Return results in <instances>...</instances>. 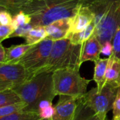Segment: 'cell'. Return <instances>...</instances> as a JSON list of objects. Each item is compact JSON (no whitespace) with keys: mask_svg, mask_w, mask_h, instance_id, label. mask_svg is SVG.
I'll use <instances>...</instances> for the list:
<instances>
[{"mask_svg":"<svg viewBox=\"0 0 120 120\" xmlns=\"http://www.w3.org/2000/svg\"><path fill=\"white\" fill-rule=\"evenodd\" d=\"M95 0H32L22 11L30 15L33 26H46L52 22L73 16L82 6Z\"/></svg>","mask_w":120,"mask_h":120,"instance_id":"1","label":"cell"},{"mask_svg":"<svg viewBox=\"0 0 120 120\" xmlns=\"http://www.w3.org/2000/svg\"><path fill=\"white\" fill-rule=\"evenodd\" d=\"M27 104L24 111L37 112L39 104L43 101H53L56 96L53 90V72H41L24 84L13 89Z\"/></svg>","mask_w":120,"mask_h":120,"instance_id":"2","label":"cell"},{"mask_svg":"<svg viewBox=\"0 0 120 120\" xmlns=\"http://www.w3.org/2000/svg\"><path fill=\"white\" fill-rule=\"evenodd\" d=\"M89 6L94 13L95 33L101 44L112 41L120 27V0H95Z\"/></svg>","mask_w":120,"mask_h":120,"instance_id":"3","label":"cell"},{"mask_svg":"<svg viewBox=\"0 0 120 120\" xmlns=\"http://www.w3.org/2000/svg\"><path fill=\"white\" fill-rule=\"evenodd\" d=\"M82 49V44H74L68 38L54 41L49 60L41 72H53L63 68H80Z\"/></svg>","mask_w":120,"mask_h":120,"instance_id":"4","label":"cell"},{"mask_svg":"<svg viewBox=\"0 0 120 120\" xmlns=\"http://www.w3.org/2000/svg\"><path fill=\"white\" fill-rule=\"evenodd\" d=\"M80 68H67L53 72V90L56 96L82 97L87 91L91 80L82 77Z\"/></svg>","mask_w":120,"mask_h":120,"instance_id":"5","label":"cell"},{"mask_svg":"<svg viewBox=\"0 0 120 120\" xmlns=\"http://www.w3.org/2000/svg\"><path fill=\"white\" fill-rule=\"evenodd\" d=\"M54 41L46 37L39 43L33 45L18 61L27 71L30 78L41 72L45 68Z\"/></svg>","mask_w":120,"mask_h":120,"instance_id":"6","label":"cell"},{"mask_svg":"<svg viewBox=\"0 0 120 120\" xmlns=\"http://www.w3.org/2000/svg\"><path fill=\"white\" fill-rule=\"evenodd\" d=\"M118 89L105 84L101 91L93 88L83 96L84 103L101 120H106L108 112L112 109Z\"/></svg>","mask_w":120,"mask_h":120,"instance_id":"7","label":"cell"},{"mask_svg":"<svg viewBox=\"0 0 120 120\" xmlns=\"http://www.w3.org/2000/svg\"><path fill=\"white\" fill-rule=\"evenodd\" d=\"M30 79L25 67L19 63H0V91L13 89Z\"/></svg>","mask_w":120,"mask_h":120,"instance_id":"8","label":"cell"},{"mask_svg":"<svg viewBox=\"0 0 120 120\" xmlns=\"http://www.w3.org/2000/svg\"><path fill=\"white\" fill-rule=\"evenodd\" d=\"M82 97L59 96L51 120H75L79 110Z\"/></svg>","mask_w":120,"mask_h":120,"instance_id":"9","label":"cell"},{"mask_svg":"<svg viewBox=\"0 0 120 120\" xmlns=\"http://www.w3.org/2000/svg\"><path fill=\"white\" fill-rule=\"evenodd\" d=\"M94 13L89 6H82L75 14L70 17V33H77L84 30L94 20Z\"/></svg>","mask_w":120,"mask_h":120,"instance_id":"10","label":"cell"},{"mask_svg":"<svg viewBox=\"0 0 120 120\" xmlns=\"http://www.w3.org/2000/svg\"><path fill=\"white\" fill-rule=\"evenodd\" d=\"M101 53V43L96 33L82 44L80 63L86 61L95 62L100 58Z\"/></svg>","mask_w":120,"mask_h":120,"instance_id":"11","label":"cell"},{"mask_svg":"<svg viewBox=\"0 0 120 120\" xmlns=\"http://www.w3.org/2000/svg\"><path fill=\"white\" fill-rule=\"evenodd\" d=\"M48 38L53 41L63 39L68 37L70 31V18H62L52 22L45 26Z\"/></svg>","mask_w":120,"mask_h":120,"instance_id":"12","label":"cell"},{"mask_svg":"<svg viewBox=\"0 0 120 120\" xmlns=\"http://www.w3.org/2000/svg\"><path fill=\"white\" fill-rule=\"evenodd\" d=\"M105 84L116 89L120 86V60L113 55L109 57L105 75Z\"/></svg>","mask_w":120,"mask_h":120,"instance_id":"13","label":"cell"},{"mask_svg":"<svg viewBox=\"0 0 120 120\" xmlns=\"http://www.w3.org/2000/svg\"><path fill=\"white\" fill-rule=\"evenodd\" d=\"M109 57L99 58L94 62V72L93 80L96 83L98 91H101L105 84V75L108 64Z\"/></svg>","mask_w":120,"mask_h":120,"instance_id":"14","label":"cell"},{"mask_svg":"<svg viewBox=\"0 0 120 120\" xmlns=\"http://www.w3.org/2000/svg\"><path fill=\"white\" fill-rule=\"evenodd\" d=\"M32 45L22 44L19 45L11 46L6 48V62L5 63H17L32 47Z\"/></svg>","mask_w":120,"mask_h":120,"instance_id":"15","label":"cell"},{"mask_svg":"<svg viewBox=\"0 0 120 120\" xmlns=\"http://www.w3.org/2000/svg\"><path fill=\"white\" fill-rule=\"evenodd\" d=\"M96 28V25L93 21L82 32L77 33H70L68 34L67 38H68L70 41L74 44H83L95 33Z\"/></svg>","mask_w":120,"mask_h":120,"instance_id":"16","label":"cell"},{"mask_svg":"<svg viewBox=\"0 0 120 120\" xmlns=\"http://www.w3.org/2000/svg\"><path fill=\"white\" fill-rule=\"evenodd\" d=\"M48 37L45 26L35 25L30 30L29 34L25 37V44L29 45H34L43 41Z\"/></svg>","mask_w":120,"mask_h":120,"instance_id":"17","label":"cell"},{"mask_svg":"<svg viewBox=\"0 0 120 120\" xmlns=\"http://www.w3.org/2000/svg\"><path fill=\"white\" fill-rule=\"evenodd\" d=\"M32 0H0L1 8L9 11L13 16L22 11V8Z\"/></svg>","mask_w":120,"mask_h":120,"instance_id":"18","label":"cell"},{"mask_svg":"<svg viewBox=\"0 0 120 120\" xmlns=\"http://www.w3.org/2000/svg\"><path fill=\"white\" fill-rule=\"evenodd\" d=\"M24 102L20 95L13 89L0 91V107Z\"/></svg>","mask_w":120,"mask_h":120,"instance_id":"19","label":"cell"},{"mask_svg":"<svg viewBox=\"0 0 120 120\" xmlns=\"http://www.w3.org/2000/svg\"><path fill=\"white\" fill-rule=\"evenodd\" d=\"M0 120H45L40 117V115L33 111H21L18 113L8 115L6 117H0Z\"/></svg>","mask_w":120,"mask_h":120,"instance_id":"20","label":"cell"},{"mask_svg":"<svg viewBox=\"0 0 120 120\" xmlns=\"http://www.w3.org/2000/svg\"><path fill=\"white\" fill-rule=\"evenodd\" d=\"M75 120H101L100 117L89 108L88 107L82 99L81 104L79 108L78 112Z\"/></svg>","mask_w":120,"mask_h":120,"instance_id":"21","label":"cell"},{"mask_svg":"<svg viewBox=\"0 0 120 120\" xmlns=\"http://www.w3.org/2000/svg\"><path fill=\"white\" fill-rule=\"evenodd\" d=\"M26 107L27 104L25 102L0 107V117H6L21 112L24 110Z\"/></svg>","mask_w":120,"mask_h":120,"instance_id":"22","label":"cell"},{"mask_svg":"<svg viewBox=\"0 0 120 120\" xmlns=\"http://www.w3.org/2000/svg\"><path fill=\"white\" fill-rule=\"evenodd\" d=\"M31 21H32V18L30 15L26 13L25 12H24L23 11H20L15 15H13L12 25L15 30L16 28H18L21 25L31 23Z\"/></svg>","mask_w":120,"mask_h":120,"instance_id":"23","label":"cell"},{"mask_svg":"<svg viewBox=\"0 0 120 120\" xmlns=\"http://www.w3.org/2000/svg\"><path fill=\"white\" fill-rule=\"evenodd\" d=\"M34 26L32 23L25 24L16 28L11 37H25Z\"/></svg>","mask_w":120,"mask_h":120,"instance_id":"24","label":"cell"},{"mask_svg":"<svg viewBox=\"0 0 120 120\" xmlns=\"http://www.w3.org/2000/svg\"><path fill=\"white\" fill-rule=\"evenodd\" d=\"M112 43L113 45L112 55L120 60V27L115 32L112 39Z\"/></svg>","mask_w":120,"mask_h":120,"instance_id":"25","label":"cell"},{"mask_svg":"<svg viewBox=\"0 0 120 120\" xmlns=\"http://www.w3.org/2000/svg\"><path fill=\"white\" fill-rule=\"evenodd\" d=\"M15 31V28L12 25H0V42L1 43L4 40L8 39L13 34Z\"/></svg>","mask_w":120,"mask_h":120,"instance_id":"26","label":"cell"},{"mask_svg":"<svg viewBox=\"0 0 120 120\" xmlns=\"http://www.w3.org/2000/svg\"><path fill=\"white\" fill-rule=\"evenodd\" d=\"M113 120H120V86L118 88L112 108Z\"/></svg>","mask_w":120,"mask_h":120,"instance_id":"27","label":"cell"},{"mask_svg":"<svg viewBox=\"0 0 120 120\" xmlns=\"http://www.w3.org/2000/svg\"><path fill=\"white\" fill-rule=\"evenodd\" d=\"M13 15L6 9L1 8L0 11V23L4 25H11L13 22Z\"/></svg>","mask_w":120,"mask_h":120,"instance_id":"28","label":"cell"},{"mask_svg":"<svg viewBox=\"0 0 120 120\" xmlns=\"http://www.w3.org/2000/svg\"><path fill=\"white\" fill-rule=\"evenodd\" d=\"M38 114L40 117L45 120H51L55 114V108L53 105H50L42 108L39 110Z\"/></svg>","mask_w":120,"mask_h":120,"instance_id":"29","label":"cell"},{"mask_svg":"<svg viewBox=\"0 0 120 120\" xmlns=\"http://www.w3.org/2000/svg\"><path fill=\"white\" fill-rule=\"evenodd\" d=\"M113 53V45L112 41H105L101 44V53L110 57Z\"/></svg>","mask_w":120,"mask_h":120,"instance_id":"30","label":"cell"},{"mask_svg":"<svg viewBox=\"0 0 120 120\" xmlns=\"http://www.w3.org/2000/svg\"><path fill=\"white\" fill-rule=\"evenodd\" d=\"M6 58V48L3 46V45L0 44V63H5Z\"/></svg>","mask_w":120,"mask_h":120,"instance_id":"31","label":"cell"}]
</instances>
